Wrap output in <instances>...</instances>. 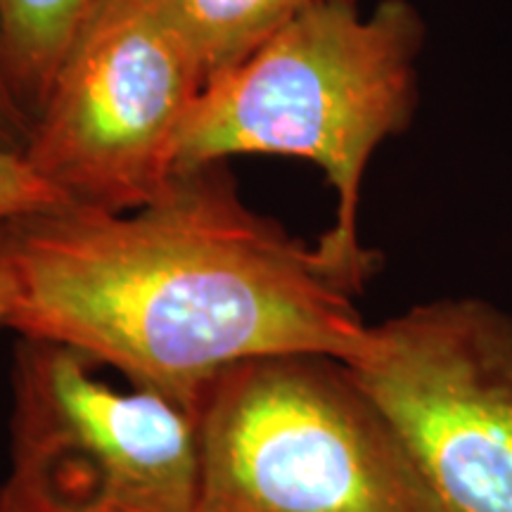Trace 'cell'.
I'll list each match as a JSON object with an SVG mask.
<instances>
[{
    "instance_id": "cell-7",
    "label": "cell",
    "mask_w": 512,
    "mask_h": 512,
    "mask_svg": "<svg viewBox=\"0 0 512 512\" xmlns=\"http://www.w3.org/2000/svg\"><path fill=\"white\" fill-rule=\"evenodd\" d=\"M214 79L325 0H152Z\"/></svg>"
},
{
    "instance_id": "cell-8",
    "label": "cell",
    "mask_w": 512,
    "mask_h": 512,
    "mask_svg": "<svg viewBox=\"0 0 512 512\" xmlns=\"http://www.w3.org/2000/svg\"><path fill=\"white\" fill-rule=\"evenodd\" d=\"M102 5L105 0H0L5 57L34 121L64 57Z\"/></svg>"
},
{
    "instance_id": "cell-10",
    "label": "cell",
    "mask_w": 512,
    "mask_h": 512,
    "mask_svg": "<svg viewBox=\"0 0 512 512\" xmlns=\"http://www.w3.org/2000/svg\"><path fill=\"white\" fill-rule=\"evenodd\" d=\"M34 131V114L24 105L17 83L12 79L8 57H5L3 36H0V152L24 155Z\"/></svg>"
},
{
    "instance_id": "cell-5",
    "label": "cell",
    "mask_w": 512,
    "mask_h": 512,
    "mask_svg": "<svg viewBox=\"0 0 512 512\" xmlns=\"http://www.w3.org/2000/svg\"><path fill=\"white\" fill-rule=\"evenodd\" d=\"M95 368L72 347L19 337L8 477L43 512H195V415Z\"/></svg>"
},
{
    "instance_id": "cell-3",
    "label": "cell",
    "mask_w": 512,
    "mask_h": 512,
    "mask_svg": "<svg viewBox=\"0 0 512 512\" xmlns=\"http://www.w3.org/2000/svg\"><path fill=\"white\" fill-rule=\"evenodd\" d=\"M195 512H444L354 368L264 356L223 370L195 411Z\"/></svg>"
},
{
    "instance_id": "cell-9",
    "label": "cell",
    "mask_w": 512,
    "mask_h": 512,
    "mask_svg": "<svg viewBox=\"0 0 512 512\" xmlns=\"http://www.w3.org/2000/svg\"><path fill=\"white\" fill-rule=\"evenodd\" d=\"M60 207H67V200L31 169L24 155L0 152V223L22 221Z\"/></svg>"
},
{
    "instance_id": "cell-1",
    "label": "cell",
    "mask_w": 512,
    "mask_h": 512,
    "mask_svg": "<svg viewBox=\"0 0 512 512\" xmlns=\"http://www.w3.org/2000/svg\"><path fill=\"white\" fill-rule=\"evenodd\" d=\"M19 337L72 347L195 415L223 370L264 356L356 363L370 328L316 247L249 207L226 162L178 171L128 211L12 223Z\"/></svg>"
},
{
    "instance_id": "cell-11",
    "label": "cell",
    "mask_w": 512,
    "mask_h": 512,
    "mask_svg": "<svg viewBox=\"0 0 512 512\" xmlns=\"http://www.w3.org/2000/svg\"><path fill=\"white\" fill-rule=\"evenodd\" d=\"M15 223V221H12ZM12 223H0V330L8 328L15 304V230Z\"/></svg>"
},
{
    "instance_id": "cell-4",
    "label": "cell",
    "mask_w": 512,
    "mask_h": 512,
    "mask_svg": "<svg viewBox=\"0 0 512 512\" xmlns=\"http://www.w3.org/2000/svg\"><path fill=\"white\" fill-rule=\"evenodd\" d=\"M204 86L200 62L152 0H105L64 57L24 159L72 207H143L178 174Z\"/></svg>"
},
{
    "instance_id": "cell-6",
    "label": "cell",
    "mask_w": 512,
    "mask_h": 512,
    "mask_svg": "<svg viewBox=\"0 0 512 512\" xmlns=\"http://www.w3.org/2000/svg\"><path fill=\"white\" fill-rule=\"evenodd\" d=\"M444 512H512V313L475 297L415 304L349 363Z\"/></svg>"
},
{
    "instance_id": "cell-2",
    "label": "cell",
    "mask_w": 512,
    "mask_h": 512,
    "mask_svg": "<svg viewBox=\"0 0 512 512\" xmlns=\"http://www.w3.org/2000/svg\"><path fill=\"white\" fill-rule=\"evenodd\" d=\"M425 19L411 0H325L207 81L185 121L178 171L230 157L273 155L316 164L335 192V221L316 254L358 294L380 259L358 235L370 159L413 124Z\"/></svg>"
},
{
    "instance_id": "cell-12",
    "label": "cell",
    "mask_w": 512,
    "mask_h": 512,
    "mask_svg": "<svg viewBox=\"0 0 512 512\" xmlns=\"http://www.w3.org/2000/svg\"><path fill=\"white\" fill-rule=\"evenodd\" d=\"M0 512H43L19 486L5 477L0 482Z\"/></svg>"
}]
</instances>
